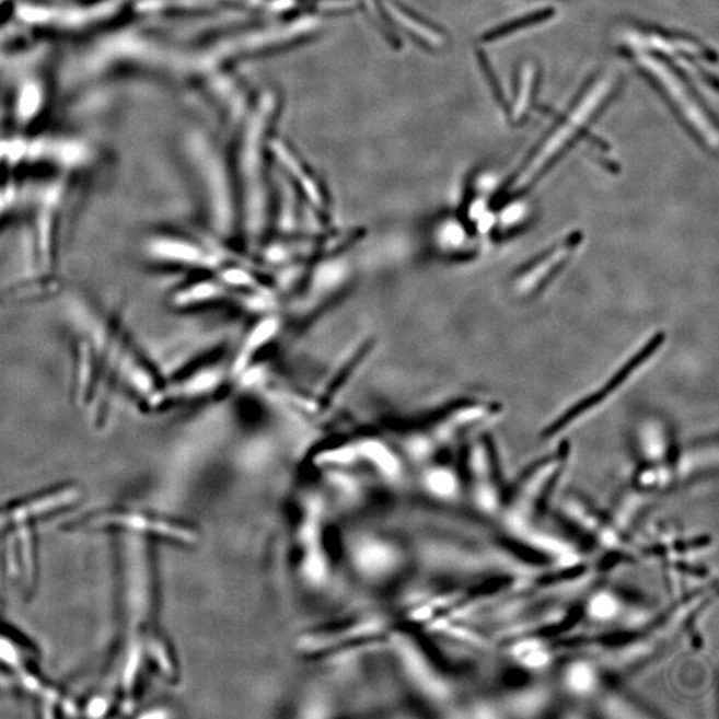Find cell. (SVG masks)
Returning a JSON list of instances; mask_svg holds the SVG:
<instances>
[{"mask_svg": "<svg viewBox=\"0 0 719 719\" xmlns=\"http://www.w3.org/2000/svg\"><path fill=\"white\" fill-rule=\"evenodd\" d=\"M612 85V79H602L601 82L593 85V89L589 90L582 101L571 111L568 119L550 135V138L540 147L530 162L525 164V167L510 182L509 187L506 188L507 195L522 193L548 169V164L558 156V153L568 146V141L576 137L577 132L585 125V121L592 118L595 111L605 102Z\"/></svg>", "mask_w": 719, "mask_h": 719, "instance_id": "6da1fadb", "label": "cell"}, {"mask_svg": "<svg viewBox=\"0 0 719 719\" xmlns=\"http://www.w3.org/2000/svg\"><path fill=\"white\" fill-rule=\"evenodd\" d=\"M638 60L643 69H647L651 76L659 79L663 90L668 92L670 100L675 103V106L679 107L685 119L691 123L694 130L699 134V137L711 149H717L718 137L716 127L711 125V120L706 116L703 107L697 104V101L694 100L686 85L682 83V80L660 59L650 57V55H639Z\"/></svg>", "mask_w": 719, "mask_h": 719, "instance_id": "7a4b0ae2", "label": "cell"}, {"mask_svg": "<svg viewBox=\"0 0 719 719\" xmlns=\"http://www.w3.org/2000/svg\"><path fill=\"white\" fill-rule=\"evenodd\" d=\"M663 341H665V335L657 334L653 336V339L649 340L647 346H643L641 350L633 356V358L626 362V364L621 368V370L614 374L610 381H607L604 389H601L594 395L587 397L582 403L575 405L573 408L569 409L561 419L555 424V427L552 430L561 429L569 426V424L575 422L579 417L589 414L592 409L600 407L602 403L606 402V398H610L614 393H616L621 386H624L630 378L641 370L643 366H647L653 356L659 352L662 347Z\"/></svg>", "mask_w": 719, "mask_h": 719, "instance_id": "3957f363", "label": "cell"}, {"mask_svg": "<svg viewBox=\"0 0 719 719\" xmlns=\"http://www.w3.org/2000/svg\"><path fill=\"white\" fill-rule=\"evenodd\" d=\"M144 252L153 263L164 266H198L202 260L201 250L193 240L165 232L147 239Z\"/></svg>", "mask_w": 719, "mask_h": 719, "instance_id": "277c9868", "label": "cell"}, {"mask_svg": "<svg viewBox=\"0 0 719 719\" xmlns=\"http://www.w3.org/2000/svg\"><path fill=\"white\" fill-rule=\"evenodd\" d=\"M580 243V236H569L561 244H557L550 251L540 255L537 260L526 266L519 279L515 280L519 281V290L527 292L544 286L545 281L550 280L557 270L563 268Z\"/></svg>", "mask_w": 719, "mask_h": 719, "instance_id": "5b68a950", "label": "cell"}, {"mask_svg": "<svg viewBox=\"0 0 719 719\" xmlns=\"http://www.w3.org/2000/svg\"><path fill=\"white\" fill-rule=\"evenodd\" d=\"M650 47L657 48V50L672 53V51H685L691 54H700V47L697 43L685 40V39H669L665 36L651 35L648 36Z\"/></svg>", "mask_w": 719, "mask_h": 719, "instance_id": "8992f818", "label": "cell"}, {"mask_svg": "<svg viewBox=\"0 0 719 719\" xmlns=\"http://www.w3.org/2000/svg\"><path fill=\"white\" fill-rule=\"evenodd\" d=\"M533 80H534L533 67L531 66L526 67V69H524V72H522V77H521L519 100L518 102H515V107L513 113L514 119L518 120L521 119L522 116L525 115V111L527 106H530Z\"/></svg>", "mask_w": 719, "mask_h": 719, "instance_id": "52a82bcc", "label": "cell"}, {"mask_svg": "<svg viewBox=\"0 0 719 719\" xmlns=\"http://www.w3.org/2000/svg\"><path fill=\"white\" fill-rule=\"evenodd\" d=\"M568 684L577 693L589 692L594 685L592 670L587 665L571 668L568 673Z\"/></svg>", "mask_w": 719, "mask_h": 719, "instance_id": "ba28073f", "label": "cell"}]
</instances>
